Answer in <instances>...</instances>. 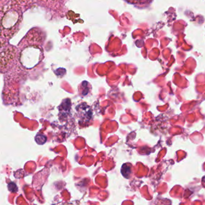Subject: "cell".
Returning a JSON list of instances; mask_svg holds the SVG:
<instances>
[{
  "mask_svg": "<svg viewBox=\"0 0 205 205\" xmlns=\"http://www.w3.org/2000/svg\"><path fill=\"white\" fill-rule=\"evenodd\" d=\"M121 172L124 177L128 178L127 176H129L131 173V167L129 166H126V164H124L122 167Z\"/></svg>",
  "mask_w": 205,
  "mask_h": 205,
  "instance_id": "277c9868",
  "label": "cell"
},
{
  "mask_svg": "<svg viewBox=\"0 0 205 205\" xmlns=\"http://www.w3.org/2000/svg\"><path fill=\"white\" fill-rule=\"evenodd\" d=\"M70 106H71V104H70V101H66V105H64L63 102L61 104V105L59 107L58 109L60 110V113H62L63 116L65 114H66L67 113L68 114V113L69 112L70 110Z\"/></svg>",
  "mask_w": 205,
  "mask_h": 205,
  "instance_id": "7a4b0ae2",
  "label": "cell"
},
{
  "mask_svg": "<svg viewBox=\"0 0 205 205\" xmlns=\"http://www.w3.org/2000/svg\"><path fill=\"white\" fill-rule=\"evenodd\" d=\"M46 140H47L46 137H45V135H42V134H39V135H36V138H35L36 143L40 145L45 144V142H46Z\"/></svg>",
  "mask_w": 205,
  "mask_h": 205,
  "instance_id": "3957f363",
  "label": "cell"
},
{
  "mask_svg": "<svg viewBox=\"0 0 205 205\" xmlns=\"http://www.w3.org/2000/svg\"><path fill=\"white\" fill-rule=\"evenodd\" d=\"M8 189L10 192L16 193L18 190V187L13 182H10L8 184Z\"/></svg>",
  "mask_w": 205,
  "mask_h": 205,
  "instance_id": "5b68a950",
  "label": "cell"
},
{
  "mask_svg": "<svg viewBox=\"0 0 205 205\" xmlns=\"http://www.w3.org/2000/svg\"><path fill=\"white\" fill-rule=\"evenodd\" d=\"M77 114L82 122L89 121L91 118L92 113L91 108L86 104L83 103L77 108Z\"/></svg>",
  "mask_w": 205,
  "mask_h": 205,
  "instance_id": "6da1fadb",
  "label": "cell"
}]
</instances>
